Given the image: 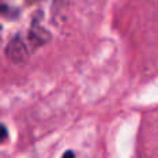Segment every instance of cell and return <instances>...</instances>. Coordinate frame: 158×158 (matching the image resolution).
<instances>
[{"label": "cell", "mask_w": 158, "mask_h": 158, "mask_svg": "<svg viewBox=\"0 0 158 158\" xmlns=\"http://www.w3.org/2000/svg\"><path fill=\"white\" fill-rule=\"evenodd\" d=\"M4 53L6 57L14 64H22L29 57V50H28L27 44L19 38H14L13 40L8 42Z\"/></svg>", "instance_id": "obj_1"}, {"label": "cell", "mask_w": 158, "mask_h": 158, "mask_svg": "<svg viewBox=\"0 0 158 158\" xmlns=\"http://www.w3.org/2000/svg\"><path fill=\"white\" fill-rule=\"evenodd\" d=\"M7 137H8V131H7V128H6L3 123H0V143L6 142V140H7Z\"/></svg>", "instance_id": "obj_3"}, {"label": "cell", "mask_w": 158, "mask_h": 158, "mask_svg": "<svg viewBox=\"0 0 158 158\" xmlns=\"http://www.w3.org/2000/svg\"><path fill=\"white\" fill-rule=\"evenodd\" d=\"M28 39H29L32 46L38 47V46H42V44H46L50 40V33L44 28L36 25V27L31 28L29 33H28Z\"/></svg>", "instance_id": "obj_2"}]
</instances>
